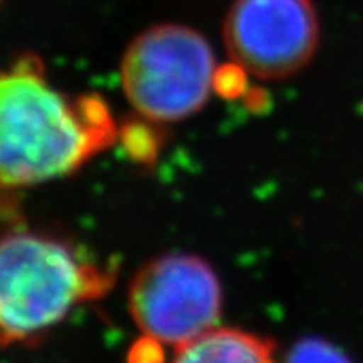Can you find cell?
<instances>
[{
	"mask_svg": "<svg viewBox=\"0 0 363 363\" xmlns=\"http://www.w3.org/2000/svg\"><path fill=\"white\" fill-rule=\"evenodd\" d=\"M117 138L101 96L54 86L34 54L0 69V191L71 177Z\"/></svg>",
	"mask_w": 363,
	"mask_h": 363,
	"instance_id": "6da1fadb",
	"label": "cell"
},
{
	"mask_svg": "<svg viewBox=\"0 0 363 363\" xmlns=\"http://www.w3.org/2000/svg\"><path fill=\"white\" fill-rule=\"evenodd\" d=\"M115 269L71 243L34 230L0 235V345L28 343L56 328L80 304L99 301Z\"/></svg>",
	"mask_w": 363,
	"mask_h": 363,
	"instance_id": "7a4b0ae2",
	"label": "cell"
},
{
	"mask_svg": "<svg viewBox=\"0 0 363 363\" xmlns=\"http://www.w3.org/2000/svg\"><path fill=\"white\" fill-rule=\"evenodd\" d=\"M217 60L199 30L160 23L139 32L121 56L123 95L143 121L171 125L204 108L217 87Z\"/></svg>",
	"mask_w": 363,
	"mask_h": 363,
	"instance_id": "3957f363",
	"label": "cell"
},
{
	"mask_svg": "<svg viewBox=\"0 0 363 363\" xmlns=\"http://www.w3.org/2000/svg\"><path fill=\"white\" fill-rule=\"evenodd\" d=\"M223 284L210 262L189 252L148 259L130 280L128 313L143 334L172 350L219 326Z\"/></svg>",
	"mask_w": 363,
	"mask_h": 363,
	"instance_id": "277c9868",
	"label": "cell"
},
{
	"mask_svg": "<svg viewBox=\"0 0 363 363\" xmlns=\"http://www.w3.org/2000/svg\"><path fill=\"white\" fill-rule=\"evenodd\" d=\"M223 43L234 67L265 82L306 69L320 45L313 0H234L223 21Z\"/></svg>",
	"mask_w": 363,
	"mask_h": 363,
	"instance_id": "5b68a950",
	"label": "cell"
},
{
	"mask_svg": "<svg viewBox=\"0 0 363 363\" xmlns=\"http://www.w3.org/2000/svg\"><path fill=\"white\" fill-rule=\"evenodd\" d=\"M169 363H278L274 343L254 332L216 326L172 350Z\"/></svg>",
	"mask_w": 363,
	"mask_h": 363,
	"instance_id": "8992f818",
	"label": "cell"
},
{
	"mask_svg": "<svg viewBox=\"0 0 363 363\" xmlns=\"http://www.w3.org/2000/svg\"><path fill=\"white\" fill-rule=\"evenodd\" d=\"M282 363H352V359L328 341L306 337L293 345Z\"/></svg>",
	"mask_w": 363,
	"mask_h": 363,
	"instance_id": "52a82bcc",
	"label": "cell"
}]
</instances>
